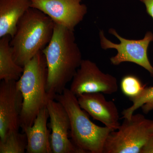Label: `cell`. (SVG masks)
Returning a JSON list of instances; mask_svg holds the SVG:
<instances>
[{
    "label": "cell",
    "instance_id": "cell-1",
    "mask_svg": "<svg viewBox=\"0 0 153 153\" xmlns=\"http://www.w3.org/2000/svg\"><path fill=\"white\" fill-rule=\"evenodd\" d=\"M74 31L55 24L52 39L42 52L47 66V91L49 98L63 92L82 61Z\"/></svg>",
    "mask_w": 153,
    "mask_h": 153
},
{
    "label": "cell",
    "instance_id": "cell-2",
    "mask_svg": "<svg viewBox=\"0 0 153 153\" xmlns=\"http://www.w3.org/2000/svg\"><path fill=\"white\" fill-rule=\"evenodd\" d=\"M55 23L38 9L30 7L17 24L10 45L15 62L24 67L52 39Z\"/></svg>",
    "mask_w": 153,
    "mask_h": 153
},
{
    "label": "cell",
    "instance_id": "cell-3",
    "mask_svg": "<svg viewBox=\"0 0 153 153\" xmlns=\"http://www.w3.org/2000/svg\"><path fill=\"white\" fill-rule=\"evenodd\" d=\"M17 85L23 97L20 126L23 129L33 126L41 110L49 99L47 91V66L42 51L25 64Z\"/></svg>",
    "mask_w": 153,
    "mask_h": 153
},
{
    "label": "cell",
    "instance_id": "cell-4",
    "mask_svg": "<svg viewBox=\"0 0 153 153\" xmlns=\"http://www.w3.org/2000/svg\"><path fill=\"white\" fill-rule=\"evenodd\" d=\"M55 100L63 105L68 113L70 136L74 145L83 153H103L105 143L112 130L91 122L70 89L65 88L62 93L55 96Z\"/></svg>",
    "mask_w": 153,
    "mask_h": 153
},
{
    "label": "cell",
    "instance_id": "cell-5",
    "mask_svg": "<svg viewBox=\"0 0 153 153\" xmlns=\"http://www.w3.org/2000/svg\"><path fill=\"white\" fill-rule=\"evenodd\" d=\"M153 134V120L140 114H133L116 130L110 133L103 153H140Z\"/></svg>",
    "mask_w": 153,
    "mask_h": 153
},
{
    "label": "cell",
    "instance_id": "cell-6",
    "mask_svg": "<svg viewBox=\"0 0 153 153\" xmlns=\"http://www.w3.org/2000/svg\"><path fill=\"white\" fill-rule=\"evenodd\" d=\"M109 33L117 38L120 43L115 44L109 41L105 36L102 30L100 32L99 36L100 46L102 49H114L117 50V54L110 59L113 65L117 66L126 62L136 63L149 71L153 77V66L148 56V48L151 42L153 41V33L149 31L143 39L136 40L123 38L113 28L109 29Z\"/></svg>",
    "mask_w": 153,
    "mask_h": 153
},
{
    "label": "cell",
    "instance_id": "cell-7",
    "mask_svg": "<svg viewBox=\"0 0 153 153\" xmlns=\"http://www.w3.org/2000/svg\"><path fill=\"white\" fill-rule=\"evenodd\" d=\"M117 79L105 74L96 64L88 60H82L73 79L70 90L78 97L84 93L100 92L111 94L117 91Z\"/></svg>",
    "mask_w": 153,
    "mask_h": 153
},
{
    "label": "cell",
    "instance_id": "cell-8",
    "mask_svg": "<svg viewBox=\"0 0 153 153\" xmlns=\"http://www.w3.org/2000/svg\"><path fill=\"white\" fill-rule=\"evenodd\" d=\"M23 97L17 81L2 80L0 84V141L19 131Z\"/></svg>",
    "mask_w": 153,
    "mask_h": 153
},
{
    "label": "cell",
    "instance_id": "cell-9",
    "mask_svg": "<svg viewBox=\"0 0 153 153\" xmlns=\"http://www.w3.org/2000/svg\"><path fill=\"white\" fill-rule=\"evenodd\" d=\"M31 7L47 15L55 24L74 31L87 13L82 0H30Z\"/></svg>",
    "mask_w": 153,
    "mask_h": 153
},
{
    "label": "cell",
    "instance_id": "cell-10",
    "mask_svg": "<svg viewBox=\"0 0 153 153\" xmlns=\"http://www.w3.org/2000/svg\"><path fill=\"white\" fill-rule=\"evenodd\" d=\"M47 108L52 130L50 145L52 153H83L69 139L70 119L63 105L55 99H50Z\"/></svg>",
    "mask_w": 153,
    "mask_h": 153
},
{
    "label": "cell",
    "instance_id": "cell-11",
    "mask_svg": "<svg viewBox=\"0 0 153 153\" xmlns=\"http://www.w3.org/2000/svg\"><path fill=\"white\" fill-rule=\"evenodd\" d=\"M77 97L80 107L93 117L113 131L119 128V113L112 101H108L100 92L84 93Z\"/></svg>",
    "mask_w": 153,
    "mask_h": 153
},
{
    "label": "cell",
    "instance_id": "cell-12",
    "mask_svg": "<svg viewBox=\"0 0 153 153\" xmlns=\"http://www.w3.org/2000/svg\"><path fill=\"white\" fill-rule=\"evenodd\" d=\"M49 114L47 107L39 113L33 126L22 129L27 140L26 152L52 153L50 145V132L47 122Z\"/></svg>",
    "mask_w": 153,
    "mask_h": 153
},
{
    "label": "cell",
    "instance_id": "cell-13",
    "mask_svg": "<svg viewBox=\"0 0 153 153\" xmlns=\"http://www.w3.org/2000/svg\"><path fill=\"white\" fill-rule=\"evenodd\" d=\"M31 4L30 0H0V38L14 37L19 20Z\"/></svg>",
    "mask_w": 153,
    "mask_h": 153
},
{
    "label": "cell",
    "instance_id": "cell-14",
    "mask_svg": "<svg viewBox=\"0 0 153 153\" xmlns=\"http://www.w3.org/2000/svg\"><path fill=\"white\" fill-rule=\"evenodd\" d=\"M12 37L7 35L0 39V79L18 81L22 76L24 67L14 60L10 45Z\"/></svg>",
    "mask_w": 153,
    "mask_h": 153
},
{
    "label": "cell",
    "instance_id": "cell-15",
    "mask_svg": "<svg viewBox=\"0 0 153 153\" xmlns=\"http://www.w3.org/2000/svg\"><path fill=\"white\" fill-rule=\"evenodd\" d=\"M130 100L133 104L123 111V118H130L134 112L141 107L144 113L149 112L153 110V86L145 87L139 95Z\"/></svg>",
    "mask_w": 153,
    "mask_h": 153
},
{
    "label": "cell",
    "instance_id": "cell-16",
    "mask_svg": "<svg viewBox=\"0 0 153 153\" xmlns=\"http://www.w3.org/2000/svg\"><path fill=\"white\" fill-rule=\"evenodd\" d=\"M27 140L26 134L14 132L0 141V153H24L27 150Z\"/></svg>",
    "mask_w": 153,
    "mask_h": 153
},
{
    "label": "cell",
    "instance_id": "cell-17",
    "mask_svg": "<svg viewBox=\"0 0 153 153\" xmlns=\"http://www.w3.org/2000/svg\"><path fill=\"white\" fill-rule=\"evenodd\" d=\"M120 86L123 93L131 100L139 95L146 85L137 76L129 74L123 77Z\"/></svg>",
    "mask_w": 153,
    "mask_h": 153
},
{
    "label": "cell",
    "instance_id": "cell-18",
    "mask_svg": "<svg viewBox=\"0 0 153 153\" xmlns=\"http://www.w3.org/2000/svg\"><path fill=\"white\" fill-rule=\"evenodd\" d=\"M140 153H153V134L144 145Z\"/></svg>",
    "mask_w": 153,
    "mask_h": 153
},
{
    "label": "cell",
    "instance_id": "cell-19",
    "mask_svg": "<svg viewBox=\"0 0 153 153\" xmlns=\"http://www.w3.org/2000/svg\"><path fill=\"white\" fill-rule=\"evenodd\" d=\"M144 4L146 7L147 13L153 20V0H139Z\"/></svg>",
    "mask_w": 153,
    "mask_h": 153
}]
</instances>
